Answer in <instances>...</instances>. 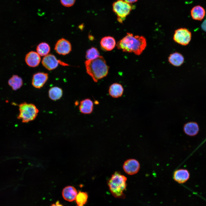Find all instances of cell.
<instances>
[{"label": "cell", "mask_w": 206, "mask_h": 206, "mask_svg": "<svg viewBox=\"0 0 206 206\" xmlns=\"http://www.w3.org/2000/svg\"><path fill=\"white\" fill-rule=\"evenodd\" d=\"M78 206H79L78 205Z\"/></svg>", "instance_id": "obj_29"}, {"label": "cell", "mask_w": 206, "mask_h": 206, "mask_svg": "<svg viewBox=\"0 0 206 206\" xmlns=\"http://www.w3.org/2000/svg\"><path fill=\"white\" fill-rule=\"evenodd\" d=\"M205 11L204 8L200 5L193 7L191 11L192 18L194 20L201 21L205 15Z\"/></svg>", "instance_id": "obj_18"}, {"label": "cell", "mask_w": 206, "mask_h": 206, "mask_svg": "<svg viewBox=\"0 0 206 206\" xmlns=\"http://www.w3.org/2000/svg\"><path fill=\"white\" fill-rule=\"evenodd\" d=\"M125 172L129 175H133L137 173L140 168L138 161L134 159H130L126 161L123 166Z\"/></svg>", "instance_id": "obj_9"}, {"label": "cell", "mask_w": 206, "mask_h": 206, "mask_svg": "<svg viewBox=\"0 0 206 206\" xmlns=\"http://www.w3.org/2000/svg\"><path fill=\"white\" fill-rule=\"evenodd\" d=\"M40 56L37 52L31 51L26 55L25 60L27 64L29 66L35 67L39 64L41 61Z\"/></svg>", "instance_id": "obj_11"}, {"label": "cell", "mask_w": 206, "mask_h": 206, "mask_svg": "<svg viewBox=\"0 0 206 206\" xmlns=\"http://www.w3.org/2000/svg\"><path fill=\"white\" fill-rule=\"evenodd\" d=\"M79 108L82 113L90 114L92 112L93 110V102L90 98L82 100L80 102Z\"/></svg>", "instance_id": "obj_14"}, {"label": "cell", "mask_w": 206, "mask_h": 206, "mask_svg": "<svg viewBox=\"0 0 206 206\" xmlns=\"http://www.w3.org/2000/svg\"><path fill=\"white\" fill-rule=\"evenodd\" d=\"M77 194L76 188L71 186L65 187L62 192V195L64 199L70 202L73 201L76 199Z\"/></svg>", "instance_id": "obj_15"}, {"label": "cell", "mask_w": 206, "mask_h": 206, "mask_svg": "<svg viewBox=\"0 0 206 206\" xmlns=\"http://www.w3.org/2000/svg\"><path fill=\"white\" fill-rule=\"evenodd\" d=\"M51 206H63L62 205L59 203L58 201H57L55 204H52Z\"/></svg>", "instance_id": "obj_28"}, {"label": "cell", "mask_w": 206, "mask_h": 206, "mask_svg": "<svg viewBox=\"0 0 206 206\" xmlns=\"http://www.w3.org/2000/svg\"><path fill=\"white\" fill-rule=\"evenodd\" d=\"M8 84L13 90L16 91L22 86L23 80L18 75H14L9 80Z\"/></svg>", "instance_id": "obj_20"}, {"label": "cell", "mask_w": 206, "mask_h": 206, "mask_svg": "<svg viewBox=\"0 0 206 206\" xmlns=\"http://www.w3.org/2000/svg\"><path fill=\"white\" fill-rule=\"evenodd\" d=\"M191 32L185 28H181L176 30L173 37L174 40L180 45H186L191 41Z\"/></svg>", "instance_id": "obj_6"}, {"label": "cell", "mask_w": 206, "mask_h": 206, "mask_svg": "<svg viewBox=\"0 0 206 206\" xmlns=\"http://www.w3.org/2000/svg\"><path fill=\"white\" fill-rule=\"evenodd\" d=\"M100 56V53L97 48L92 47L86 51V58L87 60H92L97 58Z\"/></svg>", "instance_id": "obj_23"}, {"label": "cell", "mask_w": 206, "mask_h": 206, "mask_svg": "<svg viewBox=\"0 0 206 206\" xmlns=\"http://www.w3.org/2000/svg\"><path fill=\"white\" fill-rule=\"evenodd\" d=\"M85 64L87 73L95 82H98L108 74L109 67L102 56L94 60H86Z\"/></svg>", "instance_id": "obj_2"}, {"label": "cell", "mask_w": 206, "mask_h": 206, "mask_svg": "<svg viewBox=\"0 0 206 206\" xmlns=\"http://www.w3.org/2000/svg\"><path fill=\"white\" fill-rule=\"evenodd\" d=\"M48 78V74L43 72H38L33 75L32 84L35 88L40 89L43 87Z\"/></svg>", "instance_id": "obj_10"}, {"label": "cell", "mask_w": 206, "mask_h": 206, "mask_svg": "<svg viewBox=\"0 0 206 206\" xmlns=\"http://www.w3.org/2000/svg\"><path fill=\"white\" fill-rule=\"evenodd\" d=\"M72 45L70 42L64 38L59 39L56 43L54 49L58 54L65 55L69 54L72 50Z\"/></svg>", "instance_id": "obj_8"}, {"label": "cell", "mask_w": 206, "mask_h": 206, "mask_svg": "<svg viewBox=\"0 0 206 206\" xmlns=\"http://www.w3.org/2000/svg\"><path fill=\"white\" fill-rule=\"evenodd\" d=\"M146 38L143 36L134 35L130 33L119 41L116 45L118 49L123 52L133 53L137 55H140L146 46Z\"/></svg>", "instance_id": "obj_1"}, {"label": "cell", "mask_w": 206, "mask_h": 206, "mask_svg": "<svg viewBox=\"0 0 206 206\" xmlns=\"http://www.w3.org/2000/svg\"><path fill=\"white\" fill-rule=\"evenodd\" d=\"M184 59L181 54L175 52L171 54L168 58L169 62L175 66H179L183 64Z\"/></svg>", "instance_id": "obj_19"}, {"label": "cell", "mask_w": 206, "mask_h": 206, "mask_svg": "<svg viewBox=\"0 0 206 206\" xmlns=\"http://www.w3.org/2000/svg\"><path fill=\"white\" fill-rule=\"evenodd\" d=\"M124 88L120 83H114L109 87L108 92L110 95L113 98H117L121 96L124 92Z\"/></svg>", "instance_id": "obj_17"}, {"label": "cell", "mask_w": 206, "mask_h": 206, "mask_svg": "<svg viewBox=\"0 0 206 206\" xmlns=\"http://www.w3.org/2000/svg\"><path fill=\"white\" fill-rule=\"evenodd\" d=\"M183 130L186 135L193 136L196 135L198 133L199 128L197 122L191 121L186 123L184 125Z\"/></svg>", "instance_id": "obj_13"}, {"label": "cell", "mask_w": 206, "mask_h": 206, "mask_svg": "<svg viewBox=\"0 0 206 206\" xmlns=\"http://www.w3.org/2000/svg\"><path fill=\"white\" fill-rule=\"evenodd\" d=\"M62 5L66 7H70L73 5L76 0H60Z\"/></svg>", "instance_id": "obj_25"}, {"label": "cell", "mask_w": 206, "mask_h": 206, "mask_svg": "<svg viewBox=\"0 0 206 206\" xmlns=\"http://www.w3.org/2000/svg\"><path fill=\"white\" fill-rule=\"evenodd\" d=\"M18 106L19 113L17 118L21 119L23 123H27L34 120L39 112L38 109L32 104L24 102Z\"/></svg>", "instance_id": "obj_4"}, {"label": "cell", "mask_w": 206, "mask_h": 206, "mask_svg": "<svg viewBox=\"0 0 206 206\" xmlns=\"http://www.w3.org/2000/svg\"><path fill=\"white\" fill-rule=\"evenodd\" d=\"M88 198V195L86 193L79 191L75 200L78 205L83 206L86 202Z\"/></svg>", "instance_id": "obj_24"}, {"label": "cell", "mask_w": 206, "mask_h": 206, "mask_svg": "<svg viewBox=\"0 0 206 206\" xmlns=\"http://www.w3.org/2000/svg\"><path fill=\"white\" fill-rule=\"evenodd\" d=\"M42 63L43 66L49 70L56 69L59 64L63 66H69L68 64L58 60L55 56L51 54L44 56L42 59Z\"/></svg>", "instance_id": "obj_7"}, {"label": "cell", "mask_w": 206, "mask_h": 206, "mask_svg": "<svg viewBox=\"0 0 206 206\" xmlns=\"http://www.w3.org/2000/svg\"><path fill=\"white\" fill-rule=\"evenodd\" d=\"M50 50L49 45L45 42L39 43L36 47V51L37 53L41 56H45L48 55Z\"/></svg>", "instance_id": "obj_22"}, {"label": "cell", "mask_w": 206, "mask_h": 206, "mask_svg": "<svg viewBox=\"0 0 206 206\" xmlns=\"http://www.w3.org/2000/svg\"><path fill=\"white\" fill-rule=\"evenodd\" d=\"M63 93V90L61 88L55 86L52 87L49 89L48 95L51 99L56 101L62 97Z\"/></svg>", "instance_id": "obj_21"}, {"label": "cell", "mask_w": 206, "mask_h": 206, "mask_svg": "<svg viewBox=\"0 0 206 206\" xmlns=\"http://www.w3.org/2000/svg\"><path fill=\"white\" fill-rule=\"evenodd\" d=\"M129 3H132L136 2L138 0H124Z\"/></svg>", "instance_id": "obj_27"}, {"label": "cell", "mask_w": 206, "mask_h": 206, "mask_svg": "<svg viewBox=\"0 0 206 206\" xmlns=\"http://www.w3.org/2000/svg\"><path fill=\"white\" fill-rule=\"evenodd\" d=\"M100 44L103 50L110 51L115 47L116 42L115 39L111 36H105L102 38Z\"/></svg>", "instance_id": "obj_16"}, {"label": "cell", "mask_w": 206, "mask_h": 206, "mask_svg": "<svg viewBox=\"0 0 206 206\" xmlns=\"http://www.w3.org/2000/svg\"><path fill=\"white\" fill-rule=\"evenodd\" d=\"M190 174L186 169H180L175 171L173 174V179L179 183L186 182L189 178Z\"/></svg>", "instance_id": "obj_12"}, {"label": "cell", "mask_w": 206, "mask_h": 206, "mask_svg": "<svg viewBox=\"0 0 206 206\" xmlns=\"http://www.w3.org/2000/svg\"><path fill=\"white\" fill-rule=\"evenodd\" d=\"M201 27L203 30L206 32V19L204 20L201 24Z\"/></svg>", "instance_id": "obj_26"}, {"label": "cell", "mask_w": 206, "mask_h": 206, "mask_svg": "<svg viewBox=\"0 0 206 206\" xmlns=\"http://www.w3.org/2000/svg\"><path fill=\"white\" fill-rule=\"evenodd\" d=\"M132 6L124 0H118L112 4V10L116 14L117 19L122 23L133 9Z\"/></svg>", "instance_id": "obj_5"}, {"label": "cell", "mask_w": 206, "mask_h": 206, "mask_svg": "<svg viewBox=\"0 0 206 206\" xmlns=\"http://www.w3.org/2000/svg\"><path fill=\"white\" fill-rule=\"evenodd\" d=\"M127 178L118 172H115L108 182L110 190L115 198H123L125 197L123 192L126 187Z\"/></svg>", "instance_id": "obj_3"}]
</instances>
